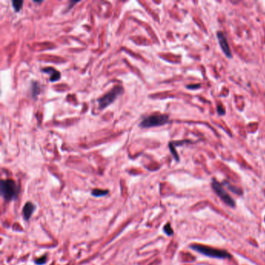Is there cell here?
I'll return each mask as SVG.
<instances>
[{"label":"cell","instance_id":"obj_1","mask_svg":"<svg viewBox=\"0 0 265 265\" xmlns=\"http://www.w3.org/2000/svg\"><path fill=\"white\" fill-rule=\"evenodd\" d=\"M190 248L194 251L201 253L202 255L206 256L212 258H217V259H227L232 257L227 250L222 249H218V248L212 247L209 246L202 245V244H191Z\"/></svg>","mask_w":265,"mask_h":265},{"label":"cell","instance_id":"obj_2","mask_svg":"<svg viewBox=\"0 0 265 265\" xmlns=\"http://www.w3.org/2000/svg\"><path fill=\"white\" fill-rule=\"evenodd\" d=\"M1 196L7 202L17 198L19 187L13 180H3L0 184Z\"/></svg>","mask_w":265,"mask_h":265},{"label":"cell","instance_id":"obj_3","mask_svg":"<svg viewBox=\"0 0 265 265\" xmlns=\"http://www.w3.org/2000/svg\"><path fill=\"white\" fill-rule=\"evenodd\" d=\"M168 121L169 116L167 114L154 113L144 117L139 124V126L143 128H149L163 125Z\"/></svg>","mask_w":265,"mask_h":265},{"label":"cell","instance_id":"obj_4","mask_svg":"<svg viewBox=\"0 0 265 265\" xmlns=\"http://www.w3.org/2000/svg\"><path fill=\"white\" fill-rule=\"evenodd\" d=\"M124 92V89L120 86H116L111 89L104 95L102 96L98 99V104H99V108L100 110H103L106 107H107L110 104L113 103L115 100L117 99L118 96L121 95Z\"/></svg>","mask_w":265,"mask_h":265},{"label":"cell","instance_id":"obj_5","mask_svg":"<svg viewBox=\"0 0 265 265\" xmlns=\"http://www.w3.org/2000/svg\"><path fill=\"white\" fill-rule=\"evenodd\" d=\"M212 187L214 191H215V193L221 198V200L226 205L230 206L231 208H235V200L232 198L230 194H228V192H226V190H225V188L223 187V186H222V184L221 183H219L216 180L213 179L212 181Z\"/></svg>","mask_w":265,"mask_h":265},{"label":"cell","instance_id":"obj_6","mask_svg":"<svg viewBox=\"0 0 265 265\" xmlns=\"http://www.w3.org/2000/svg\"><path fill=\"white\" fill-rule=\"evenodd\" d=\"M217 38L218 40V42H219L220 47L222 48V52H224V54L226 55V57L232 58V52L230 51V45L228 44L227 38H226V35L222 33V31H218L217 33Z\"/></svg>","mask_w":265,"mask_h":265},{"label":"cell","instance_id":"obj_7","mask_svg":"<svg viewBox=\"0 0 265 265\" xmlns=\"http://www.w3.org/2000/svg\"><path fill=\"white\" fill-rule=\"evenodd\" d=\"M42 71L45 73H48L50 75V81L55 82L58 81L61 78V73L59 71H58L53 67H46L42 69Z\"/></svg>","mask_w":265,"mask_h":265},{"label":"cell","instance_id":"obj_8","mask_svg":"<svg viewBox=\"0 0 265 265\" xmlns=\"http://www.w3.org/2000/svg\"><path fill=\"white\" fill-rule=\"evenodd\" d=\"M35 209H36V206L34 205L32 202H28L25 204L24 208H23V215H24V218H25L27 221L30 219L31 216L33 215L34 211H35Z\"/></svg>","mask_w":265,"mask_h":265},{"label":"cell","instance_id":"obj_9","mask_svg":"<svg viewBox=\"0 0 265 265\" xmlns=\"http://www.w3.org/2000/svg\"><path fill=\"white\" fill-rule=\"evenodd\" d=\"M31 96L33 98H35L40 93V91H41V87H40L39 83L38 82H32L31 83Z\"/></svg>","mask_w":265,"mask_h":265},{"label":"cell","instance_id":"obj_10","mask_svg":"<svg viewBox=\"0 0 265 265\" xmlns=\"http://www.w3.org/2000/svg\"><path fill=\"white\" fill-rule=\"evenodd\" d=\"M109 193V191L107 190H100V189H94V190H92V195H93L94 197H102V196H104L106 194H107Z\"/></svg>","mask_w":265,"mask_h":265},{"label":"cell","instance_id":"obj_11","mask_svg":"<svg viewBox=\"0 0 265 265\" xmlns=\"http://www.w3.org/2000/svg\"><path fill=\"white\" fill-rule=\"evenodd\" d=\"M226 184H226V186H227L228 189L231 190L232 192H233L234 194H238V195H239V194H242V193H243V192H242V190L240 189V188H239L238 187L233 186V185L230 184L229 183H226Z\"/></svg>","mask_w":265,"mask_h":265},{"label":"cell","instance_id":"obj_12","mask_svg":"<svg viewBox=\"0 0 265 265\" xmlns=\"http://www.w3.org/2000/svg\"><path fill=\"white\" fill-rule=\"evenodd\" d=\"M23 3H24L23 1H19V0H13V1H12L13 7V9L16 12H18V11H20L21 10Z\"/></svg>","mask_w":265,"mask_h":265},{"label":"cell","instance_id":"obj_13","mask_svg":"<svg viewBox=\"0 0 265 265\" xmlns=\"http://www.w3.org/2000/svg\"><path fill=\"white\" fill-rule=\"evenodd\" d=\"M163 231H164L165 233L167 235L170 236V235H173V230L172 227H171V225L170 223H166V225L163 227Z\"/></svg>","mask_w":265,"mask_h":265},{"label":"cell","instance_id":"obj_14","mask_svg":"<svg viewBox=\"0 0 265 265\" xmlns=\"http://www.w3.org/2000/svg\"><path fill=\"white\" fill-rule=\"evenodd\" d=\"M169 147H170V152H171V153L173 154V157L175 158V159H176V161H179V159H179V156L178 154H177V152H176V150H175V148H174L172 142H170V144H169Z\"/></svg>","mask_w":265,"mask_h":265},{"label":"cell","instance_id":"obj_15","mask_svg":"<svg viewBox=\"0 0 265 265\" xmlns=\"http://www.w3.org/2000/svg\"><path fill=\"white\" fill-rule=\"evenodd\" d=\"M47 260H48V257H47V255H44L42 256V257H40V258H38V259L35 260L34 262H35L36 264L43 265L47 262Z\"/></svg>","mask_w":265,"mask_h":265},{"label":"cell","instance_id":"obj_16","mask_svg":"<svg viewBox=\"0 0 265 265\" xmlns=\"http://www.w3.org/2000/svg\"><path fill=\"white\" fill-rule=\"evenodd\" d=\"M218 114L221 115L225 114L226 111H225V108L222 107V105H218Z\"/></svg>","mask_w":265,"mask_h":265},{"label":"cell","instance_id":"obj_17","mask_svg":"<svg viewBox=\"0 0 265 265\" xmlns=\"http://www.w3.org/2000/svg\"><path fill=\"white\" fill-rule=\"evenodd\" d=\"M188 89H199L201 87V84H192V85H189L187 86Z\"/></svg>","mask_w":265,"mask_h":265},{"label":"cell","instance_id":"obj_18","mask_svg":"<svg viewBox=\"0 0 265 265\" xmlns=\"http://www.w3.org/2000/svg\"><path fill=\"white\" fill-rule=\"evenodd\" d=\"M264 194H265V190H264Z\"/></svg>","mask_w":265,"mask_h":265},{"label":"cell","instance_id":"obj_19","mask_svg":"<svg viewBox=\"0 0 265 265\" xmlns=\"http://www.w3.org/2000/svg\"><path fill=\"white\" fill-rule=\"evenodd\" d=\"M264 221H265V218H264Z\"/></svg>","mask_w":265,"mask_h":265}]
</instances>
